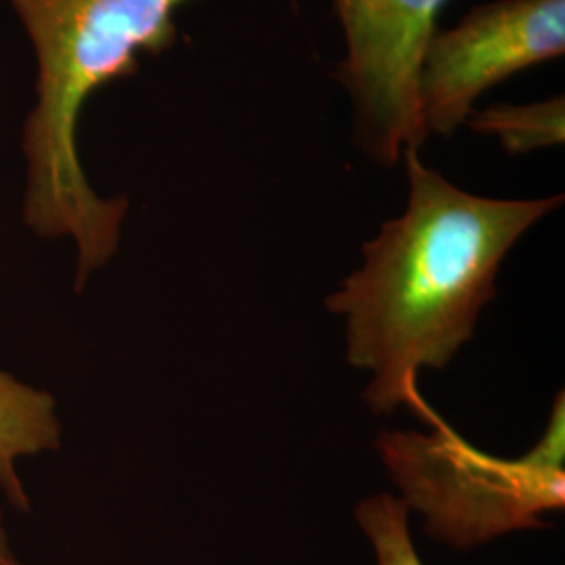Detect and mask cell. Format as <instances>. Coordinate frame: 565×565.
<instances>
[{"mask_svg": "<svg viewBox=\"0 0 565 565\" xmlns=\"http://www.w3.org/2000/svg\"><path fill=\"white\" fill-rule=\"evenodd\" d=\"M473 132L494 137L509 156H524L564 145V95L545 102L494 103L473 109L465 121Z\"/></svg>", "mask_w": 565, "mask_h": 565, "instance_id": "52a82bcc", "label": "cell"}, {"mask_svg": "<svg viewBox=\"0 0 565 565\" xmlns=\"http://www.w3.org/2000/svg\"><path fill=\"white\" fill-rule=\"evenodd\" d=\"M403 160V214L364 243L363 266L324 303L348 319V363L373 375L364 390L369 408L385 415L406 406L434 425L440 417L425 404L419 373L445 369L473 338L507 254L564 195L482 198L427 168L419 149Z\"/></svg>", "mask_w": 565, "mask_h": 565, "instance_id": "6da1fadb", "label": "cell"}, {"mask_svg": "<svg viewBox=\"0 0 565 565\" xmlns=\"http://www.w3.org/2000/svg\"><path fill=\"white\" fill-rule=\"evenodd\" d=\"M60 436L55 398L0 371V488L11 505L23 511L30 505L15 473V461L55 450Z\"/></svg>", "mask_w": 565, "mask_h": 565, "instance_id": "8992f818", "label": "cell"}, {"mask_svg": "<svg viewBox=\"0 0 565 565\" xmlns=\"http://www.w3.org/2000/svg\"><path fill=\"white\" fill-rule=\"evenodd\" d=\"M0 565H21L11 546H9V539H7V532L2 527V513H0Z\"/></svg>", "mask_w": 565, "mask_h": 565, "instance_id": "9c48e42d", "label": "cell"}, {"mask_svg": "<svg viewBox=\"0 0 565 565\" xmlns=\"http://www.w3.org/2000/svg\"><path fill=\"white\" fill-rule=\"evenodd\" d=\"M39 60L36 107L23 128L25 224L78 245L81 291L120 245L128 203L103 200L84 177L76 130L88 97L137 72L141 55L170 49L177 11L193 0H9Z\"/></svg>", "mask_w": 565, "mask_h": 565, "instance_id": "7a4b0ae2", "label": "cell"}, {"mask_svg": "<svg viewBox=\"0 0 565 565\" xmlns=\"http://www.w3.org/2000/svg\"><path fill=\"white\" fill-rule=\"evenodd\" d=\"M565 53V0H492L438 30L419 70L425 139H450L476 102L511 76Z\"/></svg>", "mask_w": 565, "mask_h": 565, "instance_id": "5b68a950", "label": "cell"}, {"mask_svg": "<svg viewBox=\"0 0 565 565\" xmlns=\"http://www.w3.org/2000/svg\"><path fill=\"white\" fill-rule=\"evenodd\" d=\"M356 522L375 551L377 565H424L411 536L408 509L394 494H375L354 509Z\"/></svg>", "mask_w": 565, "mask_h": 565, "instance_id": "ba28073f", "label": "cell"}, {"mask_svg": "<svg viewBox=\"0 0 565 565\" xmlns=\"http://www.w3.org/2000/svg\"><path fill=\"white\" fill-rule=\"evenodd\" d=\"M431 431H382L377 452L408 511L434 541L471 548L543 525L565 505V406L557 394L543 438L520 459L482 452L443 419Z\"/></svg>", "mask_w": 565, "mask_h": 565, "instance_id": "3957f363", "label": "cell"}, {"mask_svg": "<svg viewBox=\"0 0 565 565\" xmlns=\"http://www.w3.org/2000/svg\"><path fill=\"white\" fill-rule=\"evenodd\" d=\"M448 0H335L345 57L335 78L354 111V139L392 168L425 139L419 70Z\"/></svg>", "mask_w": 565, "mask_h": 565, "instance_id": "277c9868", "label": "cell"}]
</instances>
